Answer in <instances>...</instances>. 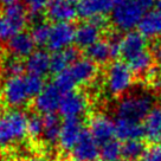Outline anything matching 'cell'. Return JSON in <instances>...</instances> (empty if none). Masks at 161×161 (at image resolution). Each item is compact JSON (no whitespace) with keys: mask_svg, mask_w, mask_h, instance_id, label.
Instances as JSON below:
<instances>
[{"mask_svg":"<svg viewBox=\"0 0 161 161\" xmlns=\"http://www.w3.org/2000/svg\"><path fill=\"white\" fill-rule=\"evenodd\" d=\"M43 77L35 75H20L8 77L3 86V100L12 108H19L35 98L44 89Z\"/></svg>","mask_w":161,"mask_h":161,"instance_id":"cell-1","label":"cell"},{"mask_svg":"<svg viewBox=\"0 0 161 161\" xmlns=\"http://www.w3.org/2000/svg\"><path fill=\"white\" fill-rule=\"evenodd\" d=\"M154 0H116L111 11V21L116 29L130 32L139 26Z\"/></svg>","mask_w":161,"mask_h":161,"instance_id":"cell-2","label":"cell"},{"mask_svg":"<svg viewBox=\"0 0 161 161\" xmlns=\"http://www.w3.org/2000/svg\"><path fill=\"white\" fill-rule=\"evenodd\" d=\"M154 97L148 92H135L123 96L116 106V119L142 122L153 110Z\"/></svg>","mask_w":161,"mask_h":161,"instance_id":"cell-3","label":"cell"},{"mask_svg":"<svg viewBox=\"0 0 161 161\" xmlns=\"http://www.w3.org/2000/svg\"><path fill=\"white\" fill-rule=\"evenodd\" d=\"M29 116L21 110H10L0 115V148L25 139Z\"/></svg>","mask_w":161,"mask_h":161,"instance_id":"cell-4","label":"cell"},{"mask_svg":"<svg viewBox=\"0 0 161 161\" xmlns=\"http://www.w3.org/2000/svg\"><path fill=\"white\" fill-rule=\"evenodd\" d=\"M134 84V72L123 62H113L108 65L104 76V86L110 96H123Z\"/></svg>","mask_w":161,"mask_h":161,"instance_id":"cell-5","label":"cell"},{"mask_svg":"<svg viewBox=\"0 0 161 161\" xmlns=\"http://www.w3.org/2000/svg\"><path fill=\"white\" fill-rule=\"evenodd\" d=\"M104 26H106L104 17L82 23L76 27L75 44L80 49H89L91 45L100 42L101 33Z\"/></svg>","mask_w":161,"mask_h":161,"instance_id":"cell-6","label":"cell"},{"mask_svg":"<svg viewBox=\"0 0 161 161\" xmlns=\"http://www.w3.org/2000/svg\"><path fill=\"white\" fill-rule=\"evenodd\" d=\"M89 108V101L83 92L71 91L63 95L59 106V114L65 120L80 119L84 115Z\"/></svg>","mask_w":161,"mask_h":161,"instance_id":"cell-7","label":"cell"},{"mask_svg":"<svg viewBox=\"0 0 161 161\" xmlns=\"http://www.w3.org/2000/svg\"><path fill=\"white\" fill-rule=\"evenodd\" d=\"M63 92L52 83L44 86V89L40 91L33 100V108L36 111L43 115L55 114L56 110H59V106Z\"/></svg>","mask_w":161,"mask_h":161,"instance_id":"cell-8","label":"cell"},{"mask_svg":"<svg viewBox=\"0 0 161 161\" xmlns=\"http://www.w3.org/2000/svg\"><path fill=\"white\" fill-rule=\"evenodd\" d=\"M76 27L71 23H55L51 26L50 37L47 42L49 50L60 51L70 47L75 43Z\"/></svg>","mask_w":161,"mask_h":161,"instance_id":"cell-9","label":"cell"},{"mask_svg":"<svg viewBox=\"0 0 161 161\" xmlns=\"http://www.w3.org/2000/svg\"><path fill=\"white\" fill-rule=\"evenodd\" d=\"M89 131L102 146L116 136L115 121L106 114H96L89 121Z\"/></svg>","mask_w":161,"mask_h":161,"instance_id":"cell-10","label":"cell"},{"mask_svg":"<svg viewBox=\"0 0 161 161\" xmlns=\"http://www.w3.org/2000/svg\"><path fill=\"white\" fill-rule=\"evenodd\" d=\"M98 155H101L100 143L94 139L90 131L84 129L71 151V158L75 161H96Z\"/></svg>","mask_w":161,"mask_h":161,"instance_id":"cell-11","label":"cell"},{"mask_svg":"<svg viewBox=\"0 0 161 161\" xmlns=\"http://www.w3.org/2000/svg\"><path fill=\"white\" fill-rule=\"evenodd\" d=\"M76 0H51L46 14L55 23H71L78 14Z\"/></svg>","mask_w":161,"mask_h":161,"instance_id":"cell-12","label":"cell"},{"mask_svg":"<svg viewBox=\"0 0 161 161\" xmlns=\"http://www.w3.org/2000/svg\"><path fill=\"white\" fill-rule=\"evenodd\" d=\"M66 71L69 72L76 86L91 83L96 78L97 72H98L97 64H95L88 57L78 58L69 69H66Z\"/></svg>","mask_w":161,"mask_h":161,"instance_id":"cell-13","label":"cell"},{"mask_svg":"<svg viewBox=\"0 0 161 161\" xmlns=\"http://www.w3.org/2000/svg\"><path fill=\"white\" fill-rule=\"evenodd\" d=\"M146 38L141 35L140 32L130 31V32H127L126 35L121 38L120 55L128 63L139 55L146 52Z\"/></svg>","mask_w":161,"mask_h":161,"instance_id":"cell-14","label":"cell"},{"mask_svg":"<svg viewBox=\"0 0 161 161\" xmlns=\"http://www.w3.org/2000/svg\"><path fill=\"white\" fill-rule=\"evenodd\" d=\"M116 0H80L77 4L78 15L83 19L102 18L111 11L115 6Z\"/></svg>","mask_w":161,"mask_h":161,"instance_id":"cell-15","label":"cell"},{"mask_svg":"<svg viewBox=\"0 0 161 161\" xmlns=\"http://www.w3.org/2000/svg\"><path fill=\"white\" fill-rule=\"evenodd\" d=\"M83 125L80 119L64 120L62 123L58 145L64 152H71L83 133Z\"/></svg>","mask_w":161,"mask_h":161,"instance_id":"cell-16","label":"cell"},{"mask_svg":"<svg viewBox=\"0 0 161 161\" xmlns=\"http://www.w3.org/2000/svg\"><path fill=\"white\" fill-rule=\"evenodd\" d=\"M7 46L11 55L18 58H24V57L27 58L36 51L35 40L31 33H27V32H19L14 35L7 42Z\"/></svg>","mask_w":161,"mask_h":161,"instance_id":"cell-17","label":"cell"},{"mask_svg":"<svg viewBox=\"0 0 161 161\" xmlns=\"http://www.w3.org/2000/svg\"><path fill=\"white\" fill-rule=\"evenodd\" d=\"M51 56L45 50H36L25 62V69L30 75L43 77L50 71Z\"/></svg>","mask_w":161,"mask_h":161,"instance_id":"cell-18","label":"cell"},{"mask_svg":"<svg viewBox=\"0 0 161 161\" xmlns=\"http://www.w3.org/2000/svg\"><path fill=\"white\" fill-rule=\"evenodd\" d=\"M78 59V51L75 47H68L64 50L56 51L51 55L50 71L55 75L69 69Z\"/></svg>","mask_w":161,"mask_h":161,"instance_id":"cell-19","label":"cell"},{"mask_svg":"<svg viewBox=\"0 0 161 161\" xmlns=\"http://www.w3.org/2000/svg\"><path fill=\"white\" fill-rule=\"evenodd\" d=\"M115 128L116 136L125 142L131 140H140L142 136H145L143 123H140V122L116 119Z\"/></svg>","mask_w":161,"mask_h":161,"instance_id":"cell-20","label":"cell"},{"mask_svg":"<svg viewBox=\"0 0 161 161\" xmlns=\"http://www.w3.org/2000/svg\"><path fill=\"white\" fill-rule=\"evenodd\" d=\"M139 32L145 38H155L161 35V13L159 11H149L142 18L137 26Z\"/></svg>","mask_w":161,"mask_h":161,"instance_id":"cell-21","label":"cell"},{"mask_svg":"<svg viewBox=\"0 0 161 161\" xmlns=\"http://www.w3.org/2000/svg\"><path fill=\"white\" fill-rule=\"evenodd\" d=\"M145 136L154 143L161 142V108H153L149 115L143 121Z\"/></svg>","mask_w":161,"mask_h":161,"instance_id":"cell-22","label":"cell"},{"mask_svg":"<svg viewBox=\"0 0 161 161\" xmlns=\"http://www.w3.org/2000/svg\"><path fill=\"white\" fill-rule=\"evenodd\" d=\"M60 129H62V123L59 117L56 114L44 115V131L42 139L47 146L53 147L59 142Z\"/></svg>","mask_w":161,"mask_h":161,"instance_id":"cell-23","label":"cell"},{"mask_svg":"<svg viewBox=\"0 0 161 161\" xmlns=\"http://www.w3.org/2000/svg\"><path fill=\"white\" fill-rule=\"evenodd\" d=\"M86 56L95 64L100 65L106 64L111 58L116 57L109 40H100L96 44L91 45L89 49H86Z\"/></svg>","mask_w":161,"mask_h":161,"instance_id":"cell-24","label":"cell"},{"mask_svg":"<svg viewBox=\"0 0 161 161\" xmlns=\"http://www.w3.org/2000/svg\"><path fill=\"white\" fill-rule=\"evenodd\" d=\"M3 13L12 24V26L14 27L17 33L23 32L24 27L27 25V21H29V10H27V7H25L19 3V4L5 7Z\"/></svg>","mask_w":161,"mask_h":161,"instance_id":"cell-25","label":"cell"},{"mask_svg":"<svg viewBox=\"0 0 161 161\" xmlns=\"http://www.w3.org/2000/svg\"><path fill=\"white\" fill-rule=\"evenodd\" d=\"M146 146L141 140L126 141L122 145V156L128 161H136L146 154Z\"/></svg>","mask_w":161,"mask_h":161,"instance_id":"cell-26","label":"cell"},{"mask_svg":"<svg viewBox=\"0 0 161 161\" xmlns=\"http://www.w3.org/2000/svg\"><path fill=\"white\" fill-rule=\"evenodd\" d=\"M153 55H151L148 51L143 52L135 57L134 59L128 62L127 64L130 66L134 74L136 75H145V74H149L152 70V65H153Z\"/></svg>","mask_w":161,"mask_h":161,"instance_id":"cell-27","label":"cell"},{"mask_svg":"<svg viewBox=\"0 0 161 161\" xmlns=\"http://www.w3.org/2000/svg\"><path fill=\"white\" fill-rule=\"evenodd\" d=\"M51 32V26L43 20H38L37 23H35V25L32 26L31 30V36L35 40L36 45H47L49 42V37H50Z\"/></svg>","mask_w":161,"mask_h":161,"instance_id":"cell-28","label":"cell"},{"mask_svg":"<svg viewBox=\"0 0 161 161\" xmlns=\"http://www.w3.org/2000/svg\"><path fill=\"white\" fill-rule=\"evenodd\" d=\"M101 156L104 161H119L120 156H122V145L115 139L102 145Z\"/></svg>","mask_w":161,"mask_h":161,"instance_id":"cell-29","label":"cell"},{"mask_svg":"<svg viewBox=\"0 0 161 161\" xmlns=\"http://www.w3.org/2000/svg\"><path fill=\"white\" fill-rule=\"evenodd\" d=\"M25 68V64H23V62L20 58L14 57V56H10L5 58L4 63H3V70L5 72V75L8 77H14V76H20L21 72Z\"/></svg>","mask_w":161,"mask_h":161,"instance_id":"cell-30","label":"cell"},{"mask_svg":"<svg viewBox=\"0 0 161 161\" xmlns=\"http://www.w3.org/2000/svg\"><path fill=\"white\" fill-rule=\"evenodd\" d=\"M44 131V116L38 114L29 116V123H27V135L31 139H39Z\"/></svg>","mask_w":161,"mask_h":161,"instance_id":"cell-31","label":"cell"},{"mask_svg":"<svg viewBox=\"0 0 161 161\" xmlns=\"http://www.w3.org/2000/svg\"><path fill=\"white\" fill-rule=\"evenodd\" d=\"M14 35H17V31L8 21V19L4 15V13H1L0 14V43L8 42Z\"/></svg>","mask_w":161,"mask_h":161,"instance_id":"cell-32","label":"cell"},{"mask_svg":"<svg viewBox=\"0 0 161 161\" xmlns=\"http://www.w3.org/2000/svg\"><path fill=\"white\" fill-rule=\"evenodd\" d=\"M50 1L51 0H25V5L29 12L35 15H38L47 8Z\"/></svg>","mask_w":161,"mask_h":161,"instance_id":"cell-33","label":"cell"},{"mask_svg":"<svg viewBox=\"0 0 161 161\" xmlns=\"http://www.w3.org/2000/svg\"><path fill=\"white\" fill-rule=\"evenodd\" d=\"M143 158L145 161H161V142L147 149Z\"/></svg>","mask_w":161,"mask_h":161,"instance_id":"cell-34","label":"cell"},{"mask_svg":"<svg viewBox=\"0 0 161 161\" xmlns=\"http://www.w3.org/2000/svg\"><path fill=\"white\" fill-rule=\"evenodd\" d=\"M153 57L155 58V60L158 63L161 64V43L156 44L155 47H154V51H153Z\"/></svg>","mask_w":161,"mask_h":161,"instance_id":"cell-35","label":"cell"},{"mask_svg":"<svg viewBox=\"0 0 161 161\" xmlns=\"http://www.w3.org/2000/svg\"><path fill=\"white\" fill-rule=\"evenodd\" d=\"M20 0H0V5L5 6H11V5H15V4H19Z\"/></svg>","mask_w":161,"mask_h":161,"instance_id":"cell-36","label":"cell"},{"mask_svg":"<svg viewBox=\"0 0 161 161\" xmlns=\"http://www.w3.org/2000/svg\"><path fill=\"white\" fill-rule=\"evenodd\" d=\"M24 161H46V160L43 159V158H39V156H32V158H29V159H26Z\"/></svg>","mask_w":161,"mask_h":161,"instance_id":"cell-37","label":"cell"},{"mask_svg":"<svg viewBox=\"0 0 161 161\" xmlns=\"http://www.w3.org/2000/svg\"><path fill=\"white\" fill-rule=\"evenodd\" d=\"M156 11H159L161 13V0H159V1L156 3Z\"/></svg>","mask_w":161,"mask_h":161,"instance_id":"cell-38","label":"cell"},{"mask_svg":"<svg viewBox=\"0 0 161 161\" xmlns=\"http://www.w3.org/2000/svg\"><path fill=\"white\" fill-rule=\"evenodd\" d=\"M55 161H66V160H64V159H57V160H55Z\"/></svg>","mask_w":161,"mask_h":161,"instance_id":"cell-39","label":"cell"},{"mask_svg":"<svg viewBox=\"0 0 161 161\" xmlns=\"http://www.w3.org/2000/svg\"><path fill=\"white\" fill-rule=\"evenodd\" d=\"M160 38H161V35H160Z\"/></svg>","mask_w":161,"mask_h":161,"instance_id":"cell-40","label":"cell"},{"mask_svg":"<svg viewBox=\"0 0 161 161\" xmlns=\"http://www.w3.org/2000/svg\"><path fill=\"white\" fill-rule=\"evenodd\" d=\"M119 161H120V160H119Z\"/></svg>","mask_w":161,"mask_h":161,"instance_id":"cell-41","label":"cell"}]
</instances>
